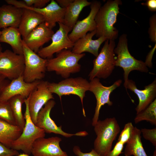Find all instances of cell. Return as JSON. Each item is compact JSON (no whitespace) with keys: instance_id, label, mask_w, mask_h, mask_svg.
<instances>
[{"instance_id":"6da1fadb","label":"cell","mask_w":156,"mask_h":156,"mask_svg":"<svg viewBox=\"0 0 156 156\" xmlns=\"http://www.w3.org/2000/svg\"><path fill=\"white\" fill-rule=\"evenodd\" d=\"M122 4L120 0H108L101 6L95 18L96 37L103 36L114 40L117 38L118 31L114 25L120 13L119 5Z\"/></svg>"},{"instance_id":"7a4b0ae2","label":"cell","mask_w":156,"mask_h":156,"mask_svg":"<svg viewBox=\"0 0 156 156\" xmlns=\"http://www.w3.org/2000/svg\"><path fill=\"white\" fill-rule=\"evenodd\" d=\"M94 127L96 135L94 143V149L101 155L106 156L120 132L119 125L115 118H108L99 120Z\"/></svg>"},{"instance_id":"3957f363","label":"cell","mask_w":156,"mask_h":156,"mask_svg":"<svg viewBox=\"0 0 156 156\" xmlns=\"http://www.w3.org/2000/svg\"><path fill=\"white\" fill-rule=\"evenodd\" d=\"M85 55L84 53L77 54L70 50H63L55 57L47 59V70L55 71L65 79L69 78L71 74L80 71L81 65L78 62Z\"/></svg>"},{"instance_id":"277c9868","label":"cell","mask_w":156,"mask_h":156,"mask_svg":"<svg viewBox=\"0 0 156 156\" xmlns=\"http://www.w3.org/2000/svg\"><path fill=\"white\" fill-rule=\"evenodd\" d=\"M115 46L114 40L105 41L100 52L93 61V67L88 75L90 81L95 78L106 79L112 74L115 66Z\"/></svg>"},{"instance_id":"5b68a950","label":"cell","mask_w":156,"mask_h":156,"mask_svg":"<svg viewBox=\"0 0 156 156\" xmlns=\"http://www.w3.org/2000/svg\"><path fill=\"white\" fill-rule=\"evenodd\" d=\"M29 96L25 99L24 103L26 106L24 117L25 123L21 134L12 143L11 148L16 150H21L24 153L29 155L33 144L38 138L44 137L45 132L37 126L32 120L28 107Z\"/></svg>"},{"instance_id":"8992f818","label":"cell","mask_w":156,"mask_h":156,"mask_svg":"<svg viewBox=\"0 0 156 156\" xmlns=\"http://www.w3.org/2000/svg\"><path fill=\"white\" fill-rule=\"evenodd\" d=\"M127 36L123 34L119 37L116 47L114 49L117 55L115 66H119L123 70L125 81L127 80L130 72L136 70L142 72L147 73L148 68L145 62L135 59L130 53L128 47Z\"/></svg>"},{"instance_id":"52a82bcc","label":"cell","mask_w":156,"mask_h":156,"mask_svg":"<svg viewBox=\"0 0 156 156\" xmlns=\"http://www.w3.org/2000/svg\"><path fill=\"white\" fill-rule=\"evenodd\" d=\"M48 86L50 92L57 94L61 101L63 95L73 94L78 96L81 103L83 115L86 117L83 101L90 86L89 82L86 79L81 77L68 78L58 83L48 82Z\"/></svg>"},{"instance_id":"ba28073f","label":"cell","mask_w":156,"mask_h":156,"mask_svg":"<svg viewBox=\"0 0 156 156\" xmlns=\"http://www.w3.org/2000/svg\"><path fill=\"white\" fill-rule=\"evenodd\" d=\"M25 67L23 74L24 81L28 83L41 80L45 75L47 59L43 58L30 49L23 40Z\"/></svg>"},{"instance_id":"9c48e42d","label":"cell","mask_w":156,"mask_h":156,"mask_svg":"<svg viewBox=\"0 0 156 156\" xmlns=\"http://www.w3.org/2000/svg\"><path fill=\"white\" fill-rule=\"evenodd\" d=\"M25 67L23 55L9 49L0 53V74L12 80L23 75Z\"/></svg>"},{"instance_id":"30bf717a","label":"cell","mask_w":156,"mask_h":156,"mask_svg":"<svg viewBox=\"0 0 156 156\" xmlns=\"http://www.w3.org/2000/svg\"><path fill=\"white\" fill-rule=\"evenodd\" d=\"M59 28L53 35L51 43L48 46L40 49L37 53L41 57L48 59L52 58L53 54L59 53L64 49L72 48L74 43L68 36L69 32L71 30L63 23H58Z\"/></svg>"},{"instance_id":"8fae6325","label":"cell","mask_w":156,"mask_h":156,"mask_svg":"<svg viewBox=\"0 0 156 156\" xmlns=\"http://www.w3.org/2000/svg\"><path fill=\"white\" fill-rule=\"evenodd\" d=\"M122 80L119 79L115 81L111 86H105L101 83L99 79L95 78L89 82V90L94 95L96 101L94 113L92 119V125L94 126L99 120L100 111L102 106L105 104L111 106L112 102L110 100L111 93L120 86Z\"/></svg>"},{"instance_id":"7c38bea8","label":"cell","mask_w":156,"mask_h":156,"mask_svg":"<svg viewBox=\"0 0 156 156\" xmlns=\"http://www.w3.org/2000/svg\"><path fill=\"white\" fill-rule=\"evenodd\" d=\"M55 104L53 99L49 101L38 113L35 125L43 129L45 133H53L59 134L66 138H70L73 136H85L88 133L86 131H80L74 134L69 133L63 131L62 126H57L55 122L51 118L50 114L51 109Z\"/></svg>"},{"instance_id":"4fadbf2b","label":"cell","mask_w":156,"mask_h":156,"mask_svg":"<svg viewBox=\"0 0 156 156\" xmlns=\"http://www.w3.org/2000/svg\"><path fill=\"white\" fill-rule=\"evenodd\" d=\"M48 82L41 80L29 95L28 107L30 116L35 124L38 114L43 106L50 100L54 99L52 94L49 89Z\"/></svg>"},{"instance_id":"5bb4252c","label":"cell","mask_w":156,"mask_h":156,"mask_svg":"<svg viewBox=\"0 0 156 156\" xmlns=\"http://www.w3.org/2000/svg\"><path fill=\"white\" fill-rule=\"evenodd\" d=\"M62 140L58 137L38 138L33 144L31 154L33 156H68L60 147Z\"/></svg>"},{"instance_id":"9a60e30c","label":"cell","mask_w":156,"mask_h":156,"mask_svg":"<svg viewBox=\"0 0 156 156\" xmlns=\"http://www.w3.org/2000/svg\"><path fill=\"white\" fill-rule=\"evenodd\" d=\"M100 1H93L91 2L90 11L85 18L77 22L71 32L68 34L70 40L75 43L79 38L85 35L88 32L94 31L96 29L95 18L98 11L101 6Z\"/></svg>"},{"instance_id":"2e32d148","label":"cell","mask_w":156,"mask_h":156,"mask_svg":"<svg viewBox=\"0 0 156 156\" xmlns=\"http://www.w3.org/2000/svg\"><path fill=\"white\" fill-rule=\"evenodd\" d=\"M40 81L27 83L24 80L23 75L14 79L4 89L0 96V101H8L16 95H20L26 99L36 88Z\"/></svg>"},{"instance_id":"e0dca14e","label":"cell","mask_w":156,"mask_h":156,"mask_svg":"<svg viewBox=\"0 0 156 156\" xmlns=\"http://www.w3.org/2000/svg\"><path fill=\"white\" fill-rule=\"evenodd\" d=\"M17 6L22 8L33 10L41 14L44 19L45 23L52 29L55 26L56 23H63L66 8L61 7L54 0H51L47 5L41 8L27 7L21 2L18 3Z\"/></svg>"},{"instance_id":"ac0fdd59","label":"cell","mask_w":156,"mask_h":156,"mask_svg":"<svg viewBox=\"0 0 156 156\" xmlns=\"http://www.w3.org/2000/svg\"><path fill=\"white\" fill-rule=\"evenodd\" d=\"M124 86L134 93L139 99V103L135 108L137 114L146 108L155 99L156 97V79L150 84L146 86L143 90L138 89L135 82L128 79L125 81Z\"/></svg>"},{"instance_id":"d6986e66","label":"cell","mask_w":156,"mask_h":156,"mask_svg":"<svg viewBox=\"0 0 156 156\" xmlns=\"http://www.w3.org/2000/svg\"><path fill=\"white\" fill-rule=\"evenodd\" d=\"M54 34L52 29L44 22L38 26L23 40L30 49L37 53L41 47L51 40Z\"/></svg>"},{"instance_id":"ffe728a7","label":"cell","mask_w":156,"mask_h":156,"mask_svg":"<svg viewBox=\"0 0 156 156\" xmlns=\"http://www.w3.org/2000/svg\"><path fill=\"white\" fill-rule=\"evenodd\" d=\"M96 34V29L79 39L74 43L72 51L77 54L88 52L96 57L99 54V49L101 44L107 39L101 36L97 39L93 40L92 37Z\"/></svg>"},{"instance_id":"44dd1931","label":"cell","mask_w":156,"mask_h":156,"mask_svg":"<svg viewBox=\"0 0 156 156\" xmlns=\"http://www.w3.org/2000/svg\"><path fill=\"white\" fill-rule=\"evenodd\" d=\"M44 22L43 16L38 13L30 9L23 8V13L18 28L23 39L39 25Z\"/></svg>"},{"instance_id":"7402d4cb","label":"cell","mask_w":156,"mask_h":156,"mask_svg":"<svg viewBox=\"0 0 156 156\" xmlns=\"http://www.w3.org/2000/svg\"><path fill=\"white\" fill-rule=\"evenodd\" d=\"M22 13L23 8L10 4L2 5L0 7V29L18 28Z\"/></svg>"},{"instance_id":"603a6c76","label":"cell","mask_w":156,"mask_h":156,"mask_svg":"<svg viewBox=\"0 0 156 156\" xmlns=\"http://www.w3.org/2000/svg\"><path fill=\"white\" fill-rule=\"evenodd\" d=\"M18 28L9 27L2 29L0 37V42L9 44L13 52L19 55H23V39Z\"/></svg>"},{"instance_id":"cb8c5ba5","label":"cell","mask_w":156,"mask_h":156,"mask_svg":"<svg viewBox=\"0 0 156 156\" xmlns=\"http://www.w3.org/2000/svg\"><path fill=\"white\" fill-rule=\"evenodd\" d=\"M91 3V2L87 0H74L66 8L63 23L72 30L82 10Z\"/></svg>"},{"instance_id":"d4e9b609","label":"cell","mask_w":156,"mask_h":156,"mask_svg":"<svg viewBox=\"0 0 156 156\" xmlns=\"http://www.w3.org/2000/svg\"><path fill=\"white\" fill-rule=\"evenodd\" d=\"M23 130L17 126L0 120V142L10 148L12 142L21 134Z\"/></svg>"},{"instance_id":"484cf974","label":"cell","mask_w":156,"mask_h":156,"mask_svg":"<svg viewBox=\"0 0 156 156\" xmlns=\"http://www.w3.org/2000/svg\"><path fill=\"white\" fill-rule=\"evenodd\" d=\"M140 130L134 127L131 137L126 143L124 152L125 156H148L141 139Z\"/></svg>"},{"instance_id":"4316f807","label":"cell","mask_w":156,"mask_h":156,"mask_svg":"<svg viewBox=\"0 0 156 156\" xmlns=\"http://www.w3.org/2000/svg\"><path fill=\"white\" fill-rule=\"evenodd\" d=\"M25 98L20 95H16L10 98L8 101L16 125L22 130L25 125V121L22 112V106L25 103Z\"/></svg>"},{"instance_id":"83f0119b","label":"cell","mask_w":156,"mask_h":156,"mask_svg":"<svg viewBox=\"0 0 156 156\" xmlns=\"http://www.w3.org/2000/svg\"><path fill=\"white\" fill-rule=\"evenodd\" d=\"M137 115L134 119L136 124L143 120L149 122L152 125H156V99H155L145 109Z\"/></svg>"},{"instance_id":"f1b7e54d","label":"cell","mask_w":156,"mask_h":156,"mask_svg":"<svg viewBox=\"0 0 156 156\" xmlns=\"http://www.w3.org/2000/svg\"><path fill=\"white\" fill-rule=\"evenodd\" d=\"M0 120L16 125L8 101H0Z\"/></svg>"},{"instance_id":"f546056e","label":"cell","mask_w":156,"mask_h":156,"mask_svg":"<svg viewBox=\"0 0 156 156\" xmlns=\"http://www.w3.org/2000/svg\"><path fill=\"white\" fill-rule=\"evenodd\" d=\"M134 128V127L131 122L125 124L119 136L118 141L124 144L127 143L131 137Z\"/></svg>"},{"instance_id":"4dcf8cb0","label":"cell","mask_w":156,"mask_h":156,"mask_svg":"<svg viewBox=\"0 0 156 156\" xmlns=\"http://www.w3.org/2000/svg\"><path fill=\"white\" fill-rule=\"evenodd\" d=\"M140 130L144 138L149 141L156 147V128L152 129H142Z\"/></svg>"},{"instance_id":"1f68e13d","label":"cell","mask_w":156,"mask_h":156,"mask_svg":"<svg viewBox=\"0 0 156 156\" xmlns=\"http://www.w3.org/2000/svg\"><path fill=\"white\" fill-rule=\"evenodd\" d=\"M50 0H23L21 1L23 5L29 7L41 8L45 7Z\"/></svg>"},{"instance_id":"d6a6232c","label":"cell","mask_w":156,"mask_h":156,"mask_svg":"<svg viewBox=\"0 0 156 156\" xmlns=\"http://www.w3.org/2000/svg\"><path fill=\"white\" fill-rule=\"evenodd\" d=\"M156 15L154 14L150 18V25L148 33L151 40L156 42Z\"/></svg>"},{"instance_id":"836d02e7","label":"cell","mask_w":156,"mask_h":156,"mask_svg":"<svg viewBox=\"0 0 156 156\" xmlns=\"http://www.w3.org/2000/svg\"><path fill=\"white\" fill-rule=\"evenodd\" d=\"M19 154L17 151L9 148L0 142V156H16Z\"/></svg>"},{"instance_id":"e575fe53","label":"cell","mask_w":156,"mask_h":156,"mask_svg":"<svg viewBox=\"0 0 156 156\" xmlns=\"http://www.w3.org/2000/svg\"><path fill=\"white\" fill-rule=\"evenodd\" d=\"M73 151L74 154L77 156H102L97 153L94 149L88 153L83 152L79 147L77 146L73 147Z\"/></svg>"},{"instance_id":"d590c367","label":"cell","mask_w":156,"mask_h":156,"mask_svg":"<svg viewBox=\"0 0 156 156\" xmlns=\"http://www.w3.org/2000/svg\"><path fill=\"white\" fill-rule=\"evenodd\" d=\"M124 144L121 142L118 141L113 149L108 153L106 156H119L122 153Z\"/></svg>"},{"instance_id":"8d00e7d4","label":"cell","mask_w":156,"mask_h":156,"mask_svg":"<svg viewBox=\"0 0 156 156\" xmlns=\"http://www.w3.org/2000/svg\"><path fill=\"white\" fill-rule=\"evenodd\" d=\"M6 79L4 76L0 74V96L4 88L10 82Z\"/></svg>"},{"instance_id":"74e56055","label":"cell","mask_w":156,"mask_h":156,"mask_svg":"<svg viewBox=\"0 0 156 156\" xmlns=\"http://www.w3.org/2000/svg\"><path fill=\"white\" fill-rule=\"evenodd\" d=\"M141 4L147 6L150 11L155 12L156 11V0H148L146 2L142 3Z\"/></svg>"},{"instance_id":"f35d334b","label":"cell","mask_w":156,"mask_h":156,"mask_svg":"<svg viewBox=\"0 0 156 156\" xmlns=\"http://www.w3.org/2000/svg\"><path fill=\"white\" fill-rule=\"evenodd\" d=\"M74 0H56V1L62 8H66Z\"/></svg>"},{"instance_id":"ab89813d","label":"cell","mask_w":156,"mask_h":156,"mask_svg":"<svg viewBox=\"0 0 156 156\" xmlns=\"http://www.w3.org/2000/svg\"><path fill=\"white\" fill-rule=\"evenodd\" d=\"M16 156H29V155L25 153H21Z\"/></svg>"},{"instance_id":"60d3db41","label":"cell","mask_w":156,"mask_h":156,"mask_svg":"<svg viewBox=\"0 0 156 156\" xmlns=\"http://www.w3.org/2000/svg\"><path fill=\"white\" fill-rule=\"evenodd\" d=\"M1 31H0V37L1 35ZM2 48L1 47V44H0V53L2 52Z\"/></svg>"},{"instance_id":"b9f144b4","label":"cell","mask_w":156,"mask_h":156,"mask_svg":"<svg viewBox=\"0 0 156 156\" xmlns=\"http://www.w3.org/2000/svg\"><path fill=\"white\" fill-rule=\"evenodd\" d=\"M156 147H155V150H154V151L153 156H156Z\"/></svg>"}]
</instances>
